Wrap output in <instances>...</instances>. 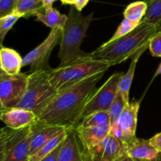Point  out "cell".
<instances>
[{"label": "cell", "mask_w": 161, "mask_h": 161, "mask_svg": "<svg viewBox=\"0 0 161 161\" xmlns=\"http://www.w3.org/2000/svg\"><path fill=\"white\" fill-rule=\"evenodd\" d=\"M87 161H117L127 154L126 146L119 140L108 135L102 142L86 151Z\"/></svg>", "instance_id": "30bf717a"}, {"label": "cell", "mask_w": 161, "mask_h": 161, "mask_svg": "<svg viewBox=\"0 0 161 161\" xmlns=\"http://www.w3.org/2000/svg\"><path fill=\"white\" fill-rule=\"evenodd\" d=\"M2 48H3V46L0 45V50H1V49H2Z\"/></svg>", "instance_id": "60d3db41"}, {"label": "cell", "mask_w": 161, "mask_h": 161, "mask_svg": "<svg viewBox=\"0 0 161 161\" xmlns=\"http://www.w3.org/2000/svg\"><path fill=\"white\" fill-rule=\"evenodd\" d=\"M127 154L135 161H161V153L154 149L149 141L138 138L127 146Z\"/></svg>", "instance_id": "2e32d148"}, {"label": "cell", "mask_w": 161, "mask_h": 161, "mask_svg": "<svg viewBox=\"0 0 161 161\" xmlns=\"http://www.w3.org/2000/svg\"><path fill=\"white\" fill-rule=\"evenodd\" d=\"M148 5L145 1H136L130 3L124 11V18L138 26L144 18Z\"/></svg>", "instance_id": "ffe728a7"}, {"label": "cell", "mask_w": 161, "mask_h": 161, "mask_svg": "<svg viewBox=\"0 0 161 161\" xmlns=\"http://www.w3.org/2000/svg\"><path fill=\"white\" fill-rule=\"evenodd\" d=\"M68 132L69 130H65L64 131L61 132V134L58 135L57 136H55L54 138H53L52 139H50V141L47 142L39 151L33 155L30 156L29 158H28V161H41L44 157H47L48 154H50V153L53 152L57 147L60 146L61 144H62L63 142L64 141V139L66 138L68 135Z\"/></svg>", "instance_id": "7402d4cb"}, {"label": "cell", "mask_w": 161, "mask_h": 161, "mask_svg": "<svg viewBox=\"0 0 161 161\" xmlns=\"http://www.w3.org/2000/svg\"><path fill=\"white\" fill-rule=\"evenodd\" d=\"M62 144L60 145V146H58V147H57L53 152H51L50 154H48L47 157H44L41 161H58V157H59V153L60 151H61Z\"/></svg>", "instance_id": "1f68e13d"}, {"label": "cell", "mask_w": 161, "mask_h": 161, "mask_svg": "<svg viewBox=\"0 0 161 161\" xmlns=\"http://www.w3.org/2000/svg\"><path fill=\"white\" fill-rule=\"evenodd\" d=\"M42 0H19L16 5L14 13L20 17H35L37 13L43 10Z\"/></svg>", "instance_id": "44dd1931"}, {"label": "cell", "mask_w": 161, "mask_h": 161, "mask_svg": "<svg viewBox=\"0 0 161 161\" xmlns=\"http://www.w3.org/2000/svg\"><path fill=\"white\" fill-rule=\"evenodd\" d=\"M148 5L147 11L142 21L157 25L161 20V0H145Z\"/></svg>", "instance_id": "603a6c76"}, {"label": "cell", "mask_w": 161, "mask_h": 161, "mask_svg": "<svg viewBox=\"0 0 161 161\" xmlns=\"http://www.w3.org/2000/svg\"><path fill=\"white\" fill-rule=\"evenodd\" d=\"M90 0H75V3H74V7L77 9L78 11L81 12L83 9V8L88 4Z\"/></svg>", "instance_id": "d6a6232c"}, {"label": "cell", "mask_w": 161, "mask_h": 161, "mask_svg": "<svg viewBox=\"0 0 161 161\" xmlns=\"http://www.w3.org/2000/svg\"><path fill=\"white\" fill-rule=\"evenodd\" d=\"M149 49L153 56L161 58V31H157L150 39Z\"/></svg>", "instance_id": "83f0119b"}, {"label": "cell", "mask_w": 161, "mask_h": 161, "mask_svg": "<svg viewBox=\"0 0 161 161\" xmlns=\"http://www.w3.org/2000/svg\"><path fill=\"white\" fill-rule=\"evenodd\" d=\"M35 17H36V20L42 22L46 26L49 27L51 29H63L67 20V15L61 14L56 8L53 7L44 9L43 10L37 13Z\"/></svg>", "instance_id": "d6986e66"}, {"label": "cell", "mask_w": 161, "mask_h": 161, "mask_svg": "<svg viewBox=\"0 0 161 161\" xmlns=\"http://www.w3.org/2000/svg\"><path fill=\"white\" fill-rule=\"evenodd\" d=\"M5 110H6V108H4V107H3V104H2V102H1V101H0V115L2 114V113H3V112L5 111Z\"/></svg>", "instance_id": "74e56055"}, {"label": "cell", "mask_w": 161, "mask_h": 161, "mask_svg": "<svg viewBox=\"0 0 161 161\" xmlns=\"http://www.w3.org/2000/svg\"><path fill=\"white\" fill-rule=\"evenodd\" d=\"M28 73L0 75V101L6 109L16 108L23 97L28 84Z\"/></svg>", "instance_id": "ba28073f"}, {"label": "cell", "mask_w": 161, "mask_h": 161, "mask_svg": "<svg viewBox=\"0 0 161 161\" xmlns=\"http://www.w3.org/2000/svg\"><path fill=\"white\" fill-rule=\"evenodd\" d=\"M67 129L36 122L31 126L30 156L39 151L47 142Z\"/></svg>", "instance_id": "7c38bea8"}, {"label": "cell", "mask_w": 161, "mask_h": 161, "mask_svg": "<svg viewBox=\"0 0 161 161\" xmlns=\"http://www.w3.org/2000/svg\"><path fill=\"white\" fill-rule=\"evenodd\" d=\"M149 48V47H146L144 48L141 49L139 51L137 52L135 55L131 58V63L129 66L128 70L127 71L126 73L123 75L121 78L120 82L119 84V93L124 97L125 101L127 102H130L129 99V93H130V86H131L132 81H133L134 76H135V69H136L137 64L139 60L140 57L142 56L143 53L146 50V49Z\"/></svg>", "instance_id": "ac0fdd59"}, {"label": "cell", "mask_w": 161, "mask_h": 161, "mask_svg": "<svg viewBox=\"0 0 161 161\" xmlns=\"http://www.w3.org/2000/svg\"><path fill=\"white\" fill-rule=\"evenodd\" d=\"M61 36L62 29H51L50 34L43 42L24 57L22 59V67L29 65L30 71L28 73L37 71L51 72L53 69L49 64L50 54L53 48L61 42Z\"/></svg>", "instance_id": "8992f818"}, {"label": "cell", "mask_w": 161, "mask_h": 161, "mask_svg": "<svg viewBox=\"0 0 161 161\" xmlns=\"http://www.w3.org/2000/svg\"><path fill=\"white\" fill-rule=\"evenodd\" d=\"M93 16V12L89 15H82L81 12L77 10L74 6H71L67 15V20L62 29L60 42L58 53V57L61 60L60 65H64L77 58L90 56L91 53L83 51L80 47L94 19Z\"/></svg>", "instance_id": "3957f363"}, {"label": "cell", "mask_w": 161, "mask_h": 161, "mask_svg": "<svg viewBox=\"0 0 161 161\" xmlns=\"http://www.w3.org/2000/svg\"><path fill=\"white\" fill-rule=\"evenodd\" d=\"M22 59L15 50L3 47L0 50V69L8 75H17L20 73Z\"/></svg>", "instance_id": "e0dca14e"}, {"label": "cell", "mask_w": 161, "mask_h": 161, "mask_svg": "<svg viewBox=\"0 0 161 161\" xmlns=\"http://www.w3.org/2000/svg\"><path fill=\"white\" fill-rule=\"evenodd\" d=\"M157 75H158V74H160V75H161V64H160V66H159L158 70H157Z\"/></svg>", "instance_id": "f35d334b"}, {"label": "cell", "mask_w": 161, "mask_h": 161, "mask_svg": "<svg viewBox=\"0 0 161 161\" xmlns=\"http://www.w3.org/2000/svg\"><path fill=\"white\" fill-rule=\"evenodd\" d=\"M6 130L0 128V161H4L6 153Z\"/></svg>", "instance_id": "f546056e"}, {"label": "cell", "mask_w": 161, "mask_h": 161, "mask_svg": "<svg viewBox=\"0 0 161 161\" xmlns=\"http://www.w3.org/2000/svg\"><path fill=\"white\" fill-rule=\"evenodd\" d=\"M148 141L154 149L161 153V132L154 135L150 139H148Z\"/></svg>", "instance_id": "4dcf8cb0"}, {"label": "cell", "mask_w": 161, "mask_h": 161, "mask_svg": "<svg viewBox=\"0 0 161 161\" xmlns=\"http://www.w3.org/2000/svg\"><path fill=\"white\" fill-rule=\"evenodd\" d=\"M117 161H135V160H134L131 157H129L127 154H125V155L122 156V157H121Z\"/></svg>", "instance_id": "e575fe53"}, {"label": "cell", "mask_w": 161, "mask_h": 161, "mask_svg": "<svg viewBox=\"0 0 161 161\" xmlns=\"http://www.w3.org/2000/svg\"><path fill=\"white\" fill-rule=\"evenodd\" d=\"M20 18L21 17L15 13L0 18V45L3 46V41L7 33Z\"/></svg>", "instance_id": "484cf974"}, {"label": "cell", "mask_w": 161, "mask_h": 161, "mask_svg": "<svg viewBox=\"0 0 161 161\" xmlns=\"http://www.w3.org/2000/svg\"><path fill=\"white\" fill-rule=\"evenodd\" d=\"M136 27L137 25H134L131 22H130L129 20H127V19L124 18V20H122V22L120 23V25L118 26L116 31H115V33L113 35V36L110 38V39L108 42H113V41L116 40V39H119V38L122 37V36H125V35L128 34L130 31H133Z\"/></svg>", "instance_id": "4316f807"}, {"label": "cell", "mask_w": 161, "mask_h": 161, "mask_svg": "<svg viewBox=\"0 0 161 161\" xmlns=\"http://www.w3.org/2000/svg\"><path fill=\"white\" fill-rule=\"evenodd\" d=\"M129 102H127L122 95L118 92L114 102H113L112 105L108 109V115H109L110 126L113 125L117 122L118 119L120 116L121 113L124 111L126 105Z\"/></svg>", "instance_id": "d4e9b609"}, {"label": "cell", "mask_w": 161, "mask_h": 161, "mask_svg": "<svg viewBox=\"0 0 161 161\" xmlns=\"http://www.w3.org/2000/svg\"><path fill=\"white\" fill-rule=\"evenodd\" d=\"M157 32L156 25L142 21L128 34L102 44L91 53V57L94 60L105 61L110 66L121 64L141 49L149 47V40Z\"/></svg>", "instance_id": "7a4b0ae2"}, {"label": "cell", "mask_w": 161, "mask_h": 161, "mask_svg": "<svg viewBox=\"0 0 161 161\" xmlns=\"http://www.w3.org/2000/svg\"><path fill=\"white\" fill-rule=\"evenodd\" d=\"M6 153L4 161H28L31 126L19 130L5 127Z\"/></svg>", "instance_id": "9c48e42d"}, {"label": "cell", "mask_w": 161, "mask_h": 161, "mask_svg": "<svg viewBox=\"0 0 161 161\" xmlns=\"http://www.w3.org/2000/svg\"><path fill=\"white\" fill-rule=\"evenodd\" d=\"M109 67L108 63L93 59L90 54L53 69L50 72V81L56 91L61 92L92 75L105 72Z\"/></svg>", "instance_id": "277c9868"}, {"label": "cell", "mask_w": 161, "mask_h": 161, "mask_svg": "<svg viewBox=\"0 0 161 161\" xmlns=\"http://www.w3.org/2000/svg\"><path fill=\"white\" fill-rule=\"evenodd\" d=\"M141 100L130 102L126 105L124 111L116 123L123 132V143L127 146L137 139L136 130L138 115Z\"/></svg>", "instance_id": "8fae6325"}, {"label": "cell", "mask_w": 161, "mask_h": 161, "mask_svg": "<svg viewBox=\"0 0 161 161\" xmlns=\"http://www.w3.org/2000/svg\"><path fill=\"white\" fill-rule=\"evenodd\" d=\"M3 70H2V69H0V75H1V74L3 73Z\"/></svg>", "instance_id": "ab89813d"}, {"label": "cell", "mask_w": 161, "mask_h": 161, "mask_svg": "<svg viewBox=\"0 0 161 161\" xmlns=\"http://www.w3.org/2000/svg\"><path fill=\"white\" fill-rule=\"evenodd\" d=\"M58 161H87L86 150L75 129L69 130L61 146Z\"/></svg>", "instance_id": "5bb4252c"}, {"label": "cell", "mask_w": 161, "mask_h": 161, "mask_svg": "<svg viewBox=\"0 0 161 161\" xmlns=\"http://www.w3.org/2000/svg\"><path fill=\"white\" fill-rule=\"evenodd\" d=\"M61 3L64 5H70V6H73L75 3V0H60Z\"/></svg>", "instance_id": "d590c367"}, {"label": "cell", "mask_w": 161, "mask_h": 161, "mask_svg": "<svg viewBox=\"0 0 161 161\" xmlns=\"http://www.w3.org/2000/svg\"><path fill=\"white\" fill-rule=\"evenodd\" d=\"M57 0H42V4H43L44 9H50L53 7V3H55Z\"/></svg>", "instance_id": "836d02e7"}, {"label": "cell", "mask_w": 161, "mask_h": 161, "mask_svg": "<svg viewBox=\"0 0 161 161\" xmlns=\"http://www.w3.org/2000/svg\"><path fill=\"white\" fill-rule=\"evenodd\" d=\"M18 0H0V18L13 14Z\"/></svg>", "instance_id": "f1b7e54d"}, {"label": "cell", "mask_w": 161, "mask_h": 161, "mask_svg": "<svg viewBox=\"0 0 161 161\" xmlns=\"http://www.w3.org/2000/svg\"><path fill=\"white\" fill-rule=\"evenodd\" d=\"M75 130L78 135L85 150L88 151L102 142L109 135L110 124L88 127L77 126Z\"/></svg>", "instance_id": "9a60e30c"}, {"label": "cell", "mask_w": 161, "mask_h": 161, "mask_svg": "<svg viewBox=\"0 0 161 161\" xmlns=\"http://www.w3.org/2000/svg\"><path fill=\"white\" fill-rule=\"evenodd\" d=\"M50 72L37 71L28 73V84L23 97L16 108L33 112L37 116L58 94L50 81Z\"/></svg>", "instance_id": "5b68a950"}, {"label": "cell", "mask_w": 161, "mask_h": 161, "mask_svg": "<svg viewBox=\"0 0 161 161\" xmlns=\"http://www.w3.org/2000/svg\"><path fill=\"white\" fill-rule=\"evenodd\" d=\"M156 27H157V31H161V20L158 22V23H157V25H156Z\"/></svg>", "instance_id": "8d00e7d4"}, {"label": "cell", "mask_w": 161, "mask_h": 161, "mask_svg": "<svg viewBox=\"0 0 161 161\" xmlns=\"http://www.w3.org/2000/svg\"><path fill=\"white\" fill-rule=\"evenodd\" d=\"M18 1H19V0H18Z\"/></svg>", "instance_id": "b9f144b4"}, {"label": "cell", "mask_w": 161, "mask_h": 161, "mask_svg": "<svg viewBox=\"0 0 161 161\" xmlns=\"http://www.w3.org/2000/svg\"><path fill=\"white\" fill-rule=\"evenodd\" d=\"M105 124H110L109 115L108 111L97 112L83 118L78 126L83 127H97Z\"/></svg>", "instance_id": "cb8c5ba5"}, {"label": "cell", "mask_w": 161, "mask_h": 161, "mask_svg": "<svg viewBox=\"0 0 161 161\" xmlns=\"http://www.w3.org/2000/svg\"><path fill=\"white\" fill-rule=\"evenodd\" d=\"M105 72L96 74L75 86L58 92L38 116L37 122L73 130L82 120L83 110L97 89Z\"/></svg>", "instance_id": "6da1fadb"}, {"label": "cell", "mask_w": 161, "mask_h": 161, "mask_svg": "<svg viewBox=\"0 0 161 161\" xmlns=\"http://www.w3.org/2000/svg\"><path fill=\"white\" fill-rule=\"evenodd\" d=\"M124 74L114 73L99 89L96 90L85 106L82 119L97 112L108 111L119 92V82Z\"/></svg>", "instance_id": "52a82bcc"}, {"label": "cell", "mask_w": 161, "mask_h": 161, "mask_svg": "<svg viewBox=\"0 0 161 161\" xmlns=\"http://www.w3.org/2000/svg\"><path fill=\"white\" fill-rule=\"evenodd\" d=\"M0 120L13 130L25 128L37 122L38 116L33 112L20 108L6 109L0 115Z\"/></svg>", "instance_id": "4fadbf2b"}]
</instances>
